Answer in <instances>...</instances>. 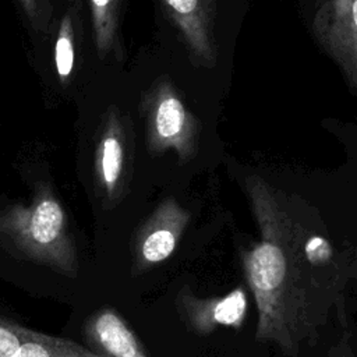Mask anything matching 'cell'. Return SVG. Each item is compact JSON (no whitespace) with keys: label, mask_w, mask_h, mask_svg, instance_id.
<instances>
[{"label":"cell","mask_w":357,"mask_h":357,"mask_svg":"<svg viewBox=\"0 0 357 357\" xmlns=\"http://www.w3.org/2000/svg\"><path fill=\"white\" fill-rule=\"evenodd\" d=\"M0 237L25 259L68 278L78 275L67 213L45 183L36 184L28 204L15 202L0 209Z\"/></svg>","instance_id":"7a4b0ae2"},{"label":"cell","mask_w":357,"mask_h":357,"mask_svg":"<svg viewBox=\"0 0 357 357\" xmlns=\"http://www.w3.org/2000/svg\"><path fill=\"white\" fill-rule=\"evenodd\" d=\"M311 31L322 50L337 64L349 86L357 92V0L319 3Z\"/></svg>","instance_id":"5b68a950"},{"label":"cell","mask_w":357,"mask_h":357,"mask_svg":"<svg viewBox=\"0 0 357 357\" xmlns=\"http://www.w3.org/2000/svg\"><path fill=\"white\" fill-rule=\"evenodd\" d=\"M134 139L127 116L119 107L105 112L95 144V180L109 206L116 205L127 192L132 172Z\"/></svg>","instance_id":"277c9868"},{"label":"cell","mask_w":357,"mask_h":357,"mask_svg":"<svg viewBox=\"0 0 357 357\" xmlns=\"http://www.w3.org/2000/svg\"><path fill=\"white\" fill-rule=\"evenodd\" d=\"M84 332L95 353L102 357H146L137 335L113 308L95 311L86 319Z\"/></svg>","instance_id":"9c48e42d"},{"label":"cell","mask_w":357,"mask_h":357,"mask_svg":"<svg viewBox=\"0 0 357 357\" xmlns=\"http://www.w3.org/2000/svg\"><path fill=\"white\" fill-rule=\"evenodd\" d=\"M74 25L71 13H66L60 21L56 43H54V64L61 82H67L74 68Z\"/></svg>","instance_id":"8fae6325"},{"label":"cell","mask_w":357,"mask_h":357,"mask_svg":"<svg viewBox=\"0 0 357 357\" xmlns=\"http://www.w3.org/2000/svg\"><path fill=\"white\" fill-rule=\"evenodd\" d=\"M24 10L29 22L38 31H46L49 20L52 15V6L49 1H35V0H21L18 1Z\"/></svg>","instance_id":"7c38bea8"},{"label":"cell","mask_w":357,"mask_h":357,"mask_svg":"<svg viewBox=\"0 0 357 357\" xmlns=\"http://www.w3.org/2000/svg\"><path fill=\"white\" fill-rule=\"evenodd\" d=\"M174 305L191 332L208 336L219 328H241L247 314V294L243 287H237L225 296L202 298L185 286L177 293Z\"/></svg>","instance_id":"ba28073f"},{"label":"cell","mask_w":357,"mask_h":357,"mask_svg":"<svg viewBox=\"0 0 357 357\" xmlns=\"http://www.w3.org/2000/svg\"><path fill=\"white\" fill-rule=\"evenodd\" d=\"M326 357H357L353 347L350 346L347 337L340 339L335 346H332Z\"/></svg>","instance_id":"4fadbf2b"},{"label":"cell","mask_w":357,"mask_h":357,"mask_svg":"<svg viewBox=\"0 0 357 357\" xmlns=\"http://www.w3.org/2000/svg\"><path fill=\"white\" fill-rule=\"evenodd\" d=\"M160 8L180 35L194 67L212 68L218 61L215 39L216 1L213 0H165Z\"/></svg>","instance_id":"52a82bcc"},{"label":"cell","mask_w":357,"mask_h":357,"mask_svg":"<svg viewBox=\"0 0 357 357\" xmlns=\"http://www.w3.org/2000/svg\"><path fill=\"white\" fill-rule=\"evenodd\" d=\"M244 188L259 231L241 251L258 312L255 340L297 357L318 339L332 308L343 318L344 291L357 287V245L340 248L294 197L262 177L247 176Z\"/></svg>","instance_id":"6da1fadb"},{"label":"cell","mask_w":357,"mask_h":357,"mask_svg":"<svg viewBox=\"0 0 357 357\" xmlns=\"http://www.w3.org/2000/svg\"><path fill=\"white\" fill-rule=\"evenodd\" d=\"M139 112L145 126L148 152L159 156L174 151L178 163L192 160L199 149L201 123L187 107L178 88L169 75L158 77L144 91Z\"/></svg>","instance_id":"3957f363"},{"label":"cell","mask_w":357,"mask_h":357,"mask_svg":"<svg viewBox=\"0 0 357 357\" xmlns=\"http://www.w3.org/2000/svg\"><path fill=\"white\" fill-rule=\"evenodd\" d=\"M120 8V0L89 1L95 46L98 56L102 59L119 47V21L121 14Z\"/></svg>","instance_id":"30bf717a"},{"label":"cell","mask_w":357,"mask_h":357,"mask_svg":"<svg viewBox=\"0 0 357 357\" xmlns=\"http://www.w3.org/2000/svg\"><path fill=\"white\" fill-rule=\"evenodd\" d=\"M191 219L176 198H165L142 222L132 240V272L142 273L167 259Z\"/></svg>","instance_id":"8992f818"}]
</instances>
